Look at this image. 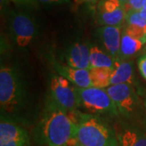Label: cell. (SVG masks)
Listing matches in <instances>:
<instances>
[{
  "mask_svg": "<svg viewBox=\"0 0 146 146\" xmlns=\"http://www.w3.org/2000/svg\"><path fill=\"white\" fill-rule=\"evenodd\" d=\"M76 126L68 111L49 99L35 129V140L46 146H65L74 141Z\"/></svg>",
  "mask_w": 146,
  "mask_h": 146,
  "instance_id": "obj_1",
  "label": "cell"
},
{
  "mask_svg": "<svg viewBox=\"0 0 146 146\" xmlns=\"http://www.w3.org/2000/svg\"><path fill=\"white\" fill-rule=\"evenodd\" d=\"M76 126L74 141L82 146H117V136L99 117L78 110L68 112Z\"/></svg>",
  "mask_w": 146,
  "mask_h": 146,
  "instance_id": "obj_2",
  "label": "cell"
},
{
  "mask_svg": "<svg viewBox=\"0 0 146 146\" xmlns=\"http://www.w3.org/2000/svg\"><path fill=\"white\" fill-rule=\"evenodd\" d=\"M27 90L19 70L3 65L0 69V106L2 112L13 115L25 106Z\"/></svg>",
  "mask_w": 146,
  "mask_h": 146,
  "instance_id": "obj_3",
  "label": "cell"
},
{
  "mask_svg": "<svg viewBox=\"0 0 146 146\" xmlns=\"http://www.w3.org/2000/svg\"><path fill=\"white\" fill-rule=\"evenodd\" d=\"M7 27L11 41L20 49L29 46L40 32L36 16L26 9H16L9 12Z\"/></svg>",
  "mask_w": 146,
  "mask_h": 146,
  "instance_id": "obj_4",
  "label": "cell"
},
{
  "mask_svg": "<svg viewBox=\"0 0 146 146\" xmlns=\"http://www.w3.org/2000/svg\"><path fill=\"white\" fill-rule=\"evenodd\" d=\"M80 107H82L92 115H111L119 114L115 103L110 98L106 89L89 87L77 88Z\"/></svg>",
  "mask_w": 146,
  "mask_h": 146,
  "instance_id": "obj_5",
  "label": "cell"
},
{
  "mask_svg": "<svg viewBox=\"0 0 146 146\" xmlns=\"http://www.w3.org/2000/svg\"><path fill=\"white\" fill-rule=\"evenodd\" d=\"M49 99L68 112L77 110L80 107L76 87L59 75L50 77Z\"/></svg>",
  "mask_w": 146,
  "mask_h": 146,
  "instance_id": "obj_6",
  "label": "cell"
},
{
  "mask_svg": "<svg viewBox=\"0 0 146 146\" xmlns=\"http://www.w3.org/2000/svg\"><path fill=\"white\" fill-rule=\"evenodd\" d=\"M106 91L119 114L125 117H130L135 113L139 106V98L133 85H110Z\"/></svg>",
  "mask_w": 146,
  "mask_h": 146,
  "instance_id": "obj_7",
  "label": "cell"
},
{
  "mask_svg": "<svg viewBox=\"0 0 146 146\" xmlns=\"http://www.w3.org/2000/svg\"><path fill=\"white\" fill-rule=\"evenodd\" d=\"M0 146H31L30 137L28 131L21 126L2 117Z\"/></svg>",
  "mask_w": 146,
  "mask_h": 146,
  "instance_id": "obj_8",
  "label": "cell"
},
{
  "mask_svg": "<svg viewBox=\"0 0 146 146\" xmlns=\"http://www.w3.org/2000/svg\"><path fill=\"white\" fill-rule=\"evenodd\" d=\"M123 30V26H102L97 31L98 36L106 51L110 54L115 60L119 59Z\"/></svg>",
  "mask_w": 146,
  "mask_h": 146,
  "instance_id": "obj_9",
  "label": "cell"
},
{
  "mask_svg": "<svg viewBox=\"0 0 146 146\" xmlns=\"http://www.w3.org/2000/svg\"><path fill=\"white\" fill-rule=\"evenodd\" d=\"M65 64L78 69H91L90 47L82 42H75L68 47L64 55Z\"/></svg>",
  "mask_w": 146,
  "mask_h": 146,
  "instance_id": "obj_10",
  "label": "cell"
},
{
  "mask_svg": "<svg viewBox=\"0 0 146 146\" xmlns=\"http://www.w3.org/2000/svg\"><path fill=\"white\" fill-rule=\"evenodd\" d=\"M58 75L62 76L64 78L68 80L73 85L77 88H89L93 87L91 78H90V70L78 69L72 68L66 64H61L57 62L53 63Z\"/></svg>",
  "mask_w": 146,
  "mask_h": 146,
  "instance_id": "obj_11",
  "label": "cell"
},
{
  "mask_svg": "<svg viewBox=\"0 0 146 146\" xmlns=\"http://www.w3.org/2000/svg\"><path fill=\"white\" fill-rule=\"evenodd\" d=\"M135 82L133 63L130 60L116 59L112 69L110 85L130 84Z\"/></svg>",
  "mask_w": 146,
  "mask_h": 146,
  "instance_id": "obj_12",
  "label": "cell"
},
{
  "mask_svg": "<svg viewBox=\"0 0 146 146\" xmlns=\"http://www.w3.org/2000/svg\"><path fill=\"white\" fill-rule=\"evenodd\" d=\"M117 146H146V133L135 127H127L116 134Z\"/></svg>",
  "mask_w": 146,
  "mask_h": 146,
  "instance_id": "obj_13",
  "label": "cell"
},
{
  "mask_svg": "<svg viewBox=\"0 0 146 146\" xmlns=\"http://www.w3.org/2000/svg\"><path fill=\"white\" fill-rule=\"evenodd\" d=\"M144 44L145 43L141 40L129 35L123 29L121 39L119 59L127 60L128 58L134 56L141 51Z\"/></svg>",
  "mask_w": 146,
  "mask_h": 146,
  "instance_id": "obj_14",
  "label": "cell"
},
{
  "mask_svg": "<svg viewBox=\"0 0 146 146\" xmlns=\"http://www.w3.org/2000/svg\"><path fill=\"white\" fill-rule=\"evenodd\" d=\"M127 11L123 7L111 13L96 11V21L102 26L123 27L125 24Z\"/></svg>",
  "mask_w": 146,
  "mask_h": 146,
  "instance_id": "obj_15",
  "label": "cell"
},
{
  "mask_svg": "<svg viewBox=\"0 0 146 146\" xmlns=\"http://www.w3.org/2000/svg\"><path fill=\"white\" fill-rule=\"evenodd\" d=\"M115 59L106 51L96 46L90 47V64L93 68H113Z\"/></svg>",
  "mask_w": 146,
  "mask_h": 146,
  "instance_id": "obj_16",
  "label": "cell"
},
{
  "mask_svg": "<svg viewBox=\"0 0 146 146\" xmlns=\"http://www.w3.org/2000/svg\"><path fill=\"white\" fill-rule=\"evenodd\" d=\"M112 69L109 68H93L90 69V78L93 87L105 89L110 86Z\"/></svg>",
  "mask_w": 146,
  "mask_h": 146,
  "instance_id": "obj_17",
  "label": "cell"
},
{
  "mask_svg": "<svg viewBox=\"0 0 146 146\" xmlns=\"http://www.w3.org/2000/svg\"><path fill=\"white\" fill-rule=\"evenodd\" d=\"M126 25L146 29V20L141 16L140 11L129 10L127 12L125 20Z\"/></svg>",
  "mask_w": 146,
  "mask_h": 146,
  "instance_id": "obj_18",
  "label": "cell"
},
{
  "mask_svg": "<svg viewBox=\"0 0 146 146\" xmlns=\"http://www.w3.org/2000/svg\"><path fill=\"white\" fill-rule=\"evenodd\" d=\"M123 7L119 0H101L97 4L96 11L111 13Z\"/></svg>",
  "mask_w": 146,
  "mask_h": 146,
  "instance_id": "obj_19",
  "label": "cell"
},
{
  "mask_svg": "<svg viewBox=\"0 0 146 146\" xmlns=\"http://www.w3.org/2000/svg\"><path fill=\"white\" fill-rule=\"evenodd\" d=\"M137 66L141 75L143 78L146 80V54L139 58L137 61Z\"/></svg>",
  "mask_w": 146,
  "mask_h": 146,
  "instance_id": "obj_20",
  "label": "cell"
},
{
  "mask_svg": "<svg viewBox=\"0 0 146 146\" xmlns=\"http://www.w3.org/2000/svg\"><path fill=\"white\" fill-rule=\"evenodd\" d=\"M145 0H129L127 11L129 10L140 11L143 8Z\"/></svg>",
  "mask_w": 146,
  "mask_h": 146,
  "instance_id": "obj_21",
  "label": "cell"
},
{
  "mask_svg": "<svg viewBox=\"0 0 146 146\" xmlns=\"http://www.w3.org/2000/svg\"><path fill=\"white\" fill-rule=\"evenodd\" d=\"M15 3L18 5L21 6H31L36 4V0H8Z\"/></svg>",
  "mask_w": 146,
  "mask_h": 146,
  "instance_id": "obj_22",
  "label": "cell"
},
{
  "mask_svg": "<svg viewBox=\"0 0 146 146\" xmlns=\"http://www.w3.org/2000/svg\"><path fill=\"white\" fill-rule=\"evenodd\" d=\"M44 3H69V0H38Z\"/></svg>",
  "mask_w": 146,
  "mask_h": 146,
  "instance_id": "obj_23",
  "label": "cell"
},
{
  "mask_svg": "<svg viewBox=\"0 0 146 146\" xmlns=\"http://www.w3.org/2000/svg\"><path fill=\"white\" fill-rule=\"evenodd\" d=\"M101 0H80L79 4H82V3H88L90 5H95L98 4Z\"/></svg>",
  "mask_w": 146,
  "mask_h": 146,
  "instance_id": "obj_24",
  "label": "cell"
},
{
  "mask_svg": "<svg viewBox=\"0 0 146 146\" xmlns=\"http://www.w3.org/2000/svg\"><path fill=\"white\" fill-rule=\"evenodd\" d=\"M120 3H121V4L122 6L124 7L127 11V7H128V3H129V0H119Z\"/></svg>",
  "mask_w": 146,
  "mask_h": 146,
  "instance_id": "obj_25",
  "label": "cell"
},
{
  "mask_svg": "<svg viewBox=\"0 0 146 146\" xmlns=\"http://www.w3.org/2000/svg\"><path fill=\"white\" fill-rule=\"evenodd\" d=\"M65 146H82V145H80L77 144V143H76L75 141H72L70 143H68V145Z\"/></svg>",
  "mask_w": 146,
  "mask_h": 146,
  "instance_id": "obj_26",
  "label": "cell"
},
{
  "mask_svg": "<svg viewBox=\"0 0 146 146\" xmlns=\"http://www.w3.org/2000/svg\"><path fill=\"white\" fill-rule=\"evenodd\" d=\"M143 8L146 10V0H145V3H144V7H143Z\"/></svg>",
  "mask_w": 146,
  "mask_h": 146,
  "instance_id": "obj_27",
  "label": "cell"
},
{
  "mask_svg": "<svg viewBox=\"0 0 146 146\" xmlns=\"http://www.w3.org/2000/svg\"><path fill=\"white\" fill-rule=\"evenodd\" d=\"M75 2H76L77 4H79V3H80V0H75Z\"/></svg>",
  "mask_w": 146,
  "mask_h": 146,
  "instance_id": "obj_28",
  "label": "cell"
},
{
  "mask_svg": "<svg viewBox=\"0 0 146 146\" xmlns=\"http://www.w3.org/2000/svg\"><path fill=\"white\" fill-rule=\"evenodd\" d=\"M145 108H146V96H145Z\"/></svg>",
  "mask_w": 146,
  "mask_h": 146,
  "instance_id": "obj_29",
  "label": "cell"
}]
</instances>
